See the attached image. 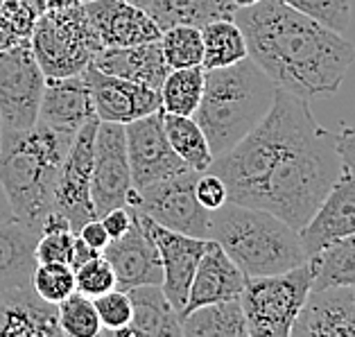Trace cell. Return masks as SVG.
<instances>
[{
	"label": "cell",
	"mask_w": 355,
	"mask_h": 337,
	"mask_svg": "<svg viewBox=\"0 0 355 337\" xmlns=\"http://www.w3.org/2000/svg\"><path fill=\"white\" fill-rule=\"evenodd\" d=\"M290 335L355 337V285H328L310 290Z\"/></svg>",
	"instance_id": "2e32d148"
},
{
	"label": "cell",
	"mask_w": 355,
	"mask_h": 337,
	"mask_svg": "<svg viewBox=\"0 0 355 337\" xmlns=\"http://www.w3.org/2000/svg\"><path fill=\"white\" fill-rule=\"evenodd\" d=\"M335 145H337V152H340L342 168L355 177V123L342 125L340 132L335 134Z\"/></svg>",
	"instance_id": "f35d334b"
},
{
	"label": "cell",
	"mask_w": 355,
	"mask_h": 337,
	"mask_svg": "<svg viewBox=\"0 0 355 337\" xmlns=\"http://www.w3.org/2000/svg\"><path fill=\"white\" fill-rule=\"evenodd\" d=\"M202 43H204V59L202 68H222L240 62L247 55L245 34L238 28L233 19H218L202 25Z\"/></svg>",
	"instance_id": "f1b7e54d"
},
{
	"label": "cell",
	"mask_w": 355,
	"mask_h": 337,
	"mask_svg": "<svg viewBox=\"0 0 355 337\" xmlns=\"http://www.w3.org/2000/svg\"><path fill=\"white\" fill-rule=\"evenodd\" d=\"M0 14L12 23V28L19 32V37L30 39L39 14L28 0H0Z\"/></svg>",
	"instance_id": "74e56055"
},
{
	"label": "cell",
	"mask_w": 355,
	"mask_h": 337,
	"mask_svg": "<svg viewBox=\"0 0 355 337\" xmlns=\"http://www.w3.org/2000/svg\"><path fill=\"white\" fill-rule=\"evenodd\" d=\"M125 3H129V5H136V7H141V10H147V5H150V0H125Z\"/></svg>",
	"instance_id": "7dc6e473"
},
{
	"label": "cell",
	"mask_w": 355,
	"mask_h": 337,
	"mask_svg": "<svg viewBox=\"0 0 355 337\" xmlns=\"http://www.w3.org/2000/svg\"><path fill=\"white\" fill-rule=\"evenodd\" d=\"M308 263L313 267V288L355 285V233L328 243Z\"/></svg>",
	"instance_id": "4316f807"
},
{
	"label": "cell",
	"mask_w": 355,
	"mask_h": 337,
	"mask_svg": "<svg viewBox=\"0 0 355 337\" xmlns=\"http://www.w3.org/2000/svg\"><path fill=\"white\" fill-rule=\"evenodd\" d=\"M204 93V68H170L159 89L161 111L175 116H193Z\"/></svg>",
	"instance_id": "f546056e"
},
{
	"label": "cell",
	"mask_w": 355,
	"mask_h": 337,
	"mask_svg": "<svg viewBox=\"0 0 355 337\" xmlns=\"http://www.w3.org/2000/svg\"><path fill=\"white\" fill-rule=\"evenodd\" d=\"M14 215H12V209H10V204H7V197L3 193V188H0V222H7V220H12Z\"/></svg>",
	"instance_id": "f6af8a7d"
},
{
	"label": "cell",
	"mask_w": 355,
	"mask_h": 337,
	"mask_svg": "<svg viewBox=\"0 0 355 337\" xmlns=\"http://www.w3.org/2000/svg\"><path fill=\"white\" fill-rule=\"evenodd\" d=\"M281 3L313 16L315 21L340 34L351 25V0H281Z\"/></svg>",
	"instance_id": "e575fe53"
},
{
	"label": "cell",
	"mask_w": 355,
	"mask_h": 337,
	"mask_svg": "<svg viewBox=\"0 0 355 337\" xmlns=\"http://www.w3.org/2000/svg\"><path fill=\"white\" fill-rule=\"evenodd\" d=\"M134 190L132 170L127 159L125 125L98 123L93 145V175H91V200L95 218L111 209L127 206V197Z\"/></svg>",
	"instance_id": "8fae6325"
},
{
	"label": "cell",
	"mask_w": 355,
	"mask_h": 337,
	"mask_svg": "<svg viewBox=\"0 0 355 337\" xmlns=\"http://www.w3.org/2000/svg\"><path fill=\"white\" fill-rule=\"evenodd\" d=\"M102 256L114 267L120 290H132L138 285H161L163 270L159 249L141 213L134 211L132 227L120 238L111 240Z\"/></svg>",
	"instance_id": "9a60e30c"
},
{
	"label": "cell",
	"mask_w": 355,
	"mask_h": 337,
	"mask_svg": "<svg viewBox=\"0 0 355 337\" xmlns=\"http://www.w3.org/2000/svg\"><path fill=\"white\" fill-rule=\"evenodd\" d=\"M28 3L34 7V12H37L39 16H41L43 12H46V0H28Z\"/></svg>",
	"instance_id": "bcb514c9"
},
{
	"label": "cell",
	"mask_w": 355,
	"mask_h": 337,
	"mask_svg": "<svg viewBox=\"0 0 355 337\" xmlns=\"http://www.w3.org/2000/svg\"><path fill=\"white\" fill-rule=\"evenodd\" d=\"M276 86L254 59L222 68H204V93L193 114L213 157L240 143L270 111Z\"/></svg>",
	"instance_id": "3957f363"
},
{
	"label": "cell",
	"mask_w": 355,
	"mask_h": 337,
	"mask_svg": "<svg viewBox=\"0 0 355 337\" xmlns=\"http://www.w3.org/2000/svg\"><path fill=\"white\" fill-rule=\"evenodd\" d=\"M254 3H258V0H236L238 7H247V5H254Z\"/></svg>",
	"instance_id": "c3c4849f"
},
{
	"label": "cell",
	"mask_w": 355,
	"mask_h": 337,
	"mask_svg": "<svg viewBox=\"0 0 355 337\" xmlns=\"http://www.w3.org/2000/svg\"><path fill=\"white\" fill-rule=\"evenodd\" d=\"M59 313L55 304L41 299L34 288L0 292V337H59Z\"/></svg>",
	"instance_id": "ffe728a7"
},
{
	"label": "cell",
	"mask_w": 355,
	"mask_h": 337,
	"mask_svg": "<svg viewBox=\"0 0 355 337\" xmlns=\"http://www.w3.org/2000/svg\"><path fill=\"white\" fill-rule=\"evenodd\" d=\"M132 301V322L120 331V337H181V315L170 304L161 285H138L127 290Z\"/></svg>",
	"instance_id": "603a6c76"
},
{
	"label": "cell",
	"mask_w": 355,
	"mask_h": 337,
	"mask_svg": "<svg viewBox=\"0 0 355 337\" xmlns=\"http://www.w3.org/2000/svg\"><path fill=\"white\" fill-rule=\"evenodd\" d=\"M184 337H247V319L240 299L218 301L190 310L181 317Z\"/></svg>",
	"instance_id": "d4e9b609"
},
{
	"label": "cell",
	"mask_w": 355,
	"mask_h": 337,
	"mask_svg": "<svg viewBox=\"0 0 355 337\" xmlns=\"http://www.w3.org/2000/svg\"><path fill=\"white\" fill-rule=\"evenodd\" d=\"M23 37H19V32L12 28V23L0 14V53L3 50H10L12 46H16Z\"/></svg>",
	"instance_id": "7bdbcfd3"
},
{
	"label": "cell",
	"mask_w": 355,
	"mask_h": 337,
	"mask_svg": "<svg viewBox=\"0 0 355 337\" xmlns=\"http://www.w3.org/2000/svg\"><path fill=\"white\" fill-rule=\"evenodd\" d=\"M233 21L245 34L249 59L279 89L301 98L337 93L355 62L349 39L281 0L238 7Z\"/></svg>",
	"instance_id": "6da1fadb"
},
{
	"label": "cell",
	"mask_w": 355,
	"mask_h": 337,
	"mask_svg": "<svg viewBox=\"0 0 355 337\" xmlns=\"http://www.w3.org/2000/svg\"><path fill=\"white\" fill-rule=\"evenodd\" d=\"M161 53L170 68H190L202 66L204 59V43L202 30L195 25H172L161 30Z\"/></svg>",
	"instance_id": "4dcf8cb0"
},
{
	"label": "cell",
	"mask_w": 355,
	"mask_h": 337,
	"mask_svg": "<svg viewBox=\"0 0 355 337\" xmlns=\"http://www.w3.org/2000/svg\"><path fill=\"white\" fill-rule=\"evenodd\" d=\"M82 7L102 48L136 46V43L157 41L161 37V28L147 10L129 5L125 0H93Z\"/></svg>",
	"instance_id": "d6986e66"
},
{
	"label": "cell",
	"mask_w": 355,
	"mask_h": 337,
	"mask_svg": "<svg viewBox=\"0 0 355 337\" xmlns=\"http://www.w3.org/2000/svg\"><path fill=\"white\" fill-rule=\"evenodd\" d=\"M132 220H134V211L127 209V206H118V209H111L105 215H100L102 227L107 229L111 240H116L123 236V233H127V229L132 227Z\"/></svg>",
	"instance_id": "ab89813d"
},
{
	"label": "cell",
	"mask_w": 355,
	"mask_h": 337,
	"mask_svg": "<svg viewBox=\"0 0 355 337\" xmlns=\"http://www.w3.org/2000/svg\"><path fill=\"white\" fill-rule=\"evenodd\" d=\"M247 276L242 270L229 258V254L209 238L202 258L197 263V270L190 283L188 301L181 317L190 310L206 304H218V301H229V299H240L242 290H245Z\"/></svg>",
	"instance_id": "44dd1931"
},
{
	"label": "cell",
	"mask_w": 355,
	"mask_h": 337,
	"mask_svg": "<svg viewBox=\"0 0 355 337\" xmlns=\"http://www.w3.org/2000/svg\"><path fill=\"white\" fill-rule=\"evenodd\" d=\"M39 236V229L14 218L0 222V292L30 283L37 267L34 247Z\"/></svg>",
	"instance_id": "cb8c5ba5"
},
{
	"label": "cell",
	"mask_w": 355,
	"mask_h": 337,
	"mask_svg": "<svg viewBox=\"0 0 355 337\" xmlns=\"http://www.w3.org/2000/svg\"><path fill=\"white\" fill-rule=\"evenodd\" d=\"M351 233H355V177L342 170L313 218L299 229V240L303 252L310 258L328 243Z\"/></svg>",
	"instance_id": "e0dca14e"
},
{
	"label": "cell",
	"mask_w": 355,
	"mask_h": 337,
	"mask_svg": "<svg viewBox=\"0 0 355 337\" xmlns=\"http://www.w3.org/2000/svg\"><path fill=\"white\" fill-rule=\"evenodd\" d=\"M342 170L335 134L308 111L272 159L251 206L274 213L299 231L313 218Z\"/></svg>",
	"instance_id": "7a4b0ae2"
},
{
	"label": "cell",
	"mask_w": 355,
	"mask_h": 337,
	"mask_svg": "<svg viewBox=\"0 0 355 337\" xmlns=\"http://www.w3.org/2000/svg\"><path fill=\"white\" fill-rule=\"evenodd\" d=\"M98 118H91L75 134L71 148L59 168L53 190V211L68 220L77 233L89 220L95 218L91 200V175H93V145Z\"/></svg>",
	"instance_id": "30bf717a"
},
{
	"label": "cell",
	"mask_w": 355,
	"mask_h": 337,
	"mask_svg": "<svg viewBox=\"0 0 355 337\" xmlns=\"http://www.w3.org/2000/svg\"><path fill=\"white\" fill-rule=\"evenodd\" d=\"M80 3L84 5V3H93V0H80Z\"/></svg>",
	"instance_id": "f907efd6"
},
{
	"label": "cell",
	"mask_w": 355,
	"mask_h": 337,
	"mask_svg": "<svg viewBox=\"0 0 355 337\" xmlns=\"http://www.w3.org/2000/svg\"><path fill=\"white\" fill-rule=\"evenodd\" d=\"M236 10V0H150L147 5V14L161 30L172 25L202 28L218 19H233Z\"/></svg>",
	"instance_id": "484cf974"
},
{
	"label": "cell",
	"mask_w": 355,
	"mask_h": 337,
	"mask_svg": "<svg viewBox=\"0 0 355 337\" xmlns=\"http://www.w3.org/2000/svg\"><path fill=\"white\" fill-rule=\"evenodd\" d=\"M125 141L129 170H132V184L136 190L147 188L188 168L175 154L168 141L166 129H163L161 109L127 123Z\"/></svg>",
	"instance_id": "7c38bea8"
},
{
	"label": "cell",
	"mask_w": 355,
	"mask_h": 337,
	"mask_svg": "<svg viewBox=\"0 0 355 337\" xmlns=\"http://www.w3.org/2000/svg\"><path fill=\"white\" fill-rule=\"evenodd\" d=\"M95 256H100L98 249L89 247V245H86L84 240L75 233V240H73V249H71V258H68V265H71L73 270H77V267L84 265V263H89L91 258H95Z\"/></svg>",
	"instance_id": "b9f144b4"
},
{
	"label": "cell",
	"mask_w": 355,
	"mask_h": 337,
	"mask_svg": "<svg viewBox=\"0 0 355 337\" xmlns=\"http://www.w3.org/2000/svg\"><path fill=\"white\" fill-rule=\"evenodd\" d=\"M71 138L34 125L0 141V188L14 220L39 229L53 211V190Z\"/></svg>",
	"instance_id": "277c9868"
},
{
	"label": "cell",
	"mask_w": 355,
	"mask_h": 337,
	"mask_svg": "<svg viewBox=\"0 0 355 337\" xmlns=\"http://www.w3.org/2000/svg\"><path fill=\"white\" fill-rule=\"evenodd\" d=\"M197 175V170L186 168L147 188H134L127 197V209L145 215L170 231L193 238H209L211 211H206L195 197Z\"/></svg>",
	"instance_id": "ba28073f"
},
{
	"label": "cell",
	"mask_w": 355,
	"mask_h": 337,
	"mask_svg": "<svg viewBox=\"0 0 355 337\" xmlns=\"http://www.w3.org/2000/svg\"><path fill=\"white\" fill-rule=\"evenodd\" d=\"M95 313H98L102 333H111V335H120L123 328L129 326L132 322V301H129L127 290L114 288L105 292V295L93 299Z\"/></svg>",
	"instance_id": "836d02e7"
},
{
	"label": "cell",
	"mask_w": 355,
	"mask_h": 337,
	"mask_svg": "<svg viewBox=\"0 0 355 337\" xmlns=\"http://www.w3.org/2000/svg\"><path fill=\"white\" fill-rule=\"evenodd\" d=\"M0 141H3V125H0Z\"/></svg>",
	"instance_id": "681fc988"
},
{
	"label": "cell",
	"mask_w": 355,
	"mask_h": 337,
	"mask_svg": "<svg viewBox=\"0 0 355 337\" xmlns=\"http://www.w3.org/2000/svg\"><path fill=\"white\" fill-rule=\"evenodd\" d=\"M163 129H166L172 150H175V154L188 168H193L197 172L209 170L215 157L211 152L209 141H206V134L202 132V127L197 125V120L193 116L163 114Z\"/></svg>",
	"instance_id": "83f0119b"
},
{
	"label": "cell",
	"mask_w": 355,
	"mask_h": 337,
	"mask_svg": "<svg viewBox=\"0 0 355 337\" xmlns=\"http://www.w3.org/2000/svg\"><path fill=\"white\" fill-rule=\"evenodd\" d=\"M73 272H75V290L91 299L118 288L114 267H111V263L102 254L91 258L89 263L80 265Z\"/></svg>",
	"instance_id": "d590c367"
},
{
	"label": "cell",
	"mask_w": 355,
	"mask_h": 337,
	"mask_svg": "<svg viewBox=\"0 0 355 337\" xmlns=\"http://www.w3.org/2000/svg\"><path fill=\"white\" fill-rule=\"evenodd\" d=\"M209 238L229 254L245 276L288 272L308 261L299 231L256 206L227 202L211 211Z\"/></svg>",
	"instance_id": "5b68a950"
},
{
	"label": "cell",
	"mask_w": 355,
	"mask_h": 337,
	"mask_svg": "<svg viewBox=\"0 0 355 337\" xmlns=\"http://www.w3.org/2000/svg\"><path fill=\"white\" fill-rule=\"evenodd\" d=\"M195 197L206 211H215V209H220L222 204L229 202V193H227L224 181L218 175L209 172V170H204V172H199V175H197Z\"/></svg>",
	"instance_id": "8d00e7d4"
},
{
	"label": "cell",
	"mask_w": 355,
	"mask_h": 337,
	"mask_svg": "<svg viewBox=\"0 0 355 337\" xmlns=\"http://www.w3.org/2000/svg\"><path fill=\"white\" fill-rule=\"evenodd\" d=\"M91 66H95L102 73L123 77V80L136 84H145L154 91L161 89L163 80L170 73V66L166 64L161 53L159 39L125 48H102L95 55Z\"/></svg>",
	"instance_id": "7402d4cb"
},
{
	"label": "cell",
	"mask_w": 355,
	"mask_h": 337,
	"mask_svg": "<svg viewBox=\"0 0 355 337\" xmlns=\"http://www.w3.org/2000/svg\"><path fill=\"white\" fill-rule=\"evenodd\" d=\"M30 46L46 77L82 75L102 50L82 5L43 12L34 23Z\"/></svg>",
	"instance_id": "8992f818"
},
{
	"label": "cell",
	"mask_w": 355,
	"mask_h": 337,
	"mask_svg": "<svg viewBox=\"0 0 355 337\" xmlns=\"http://www.w3.org/2000/svg\"><path fill=\"white\" fill-rule=\"evenodd\" d=\"M82 5L80 0H46V12L48 10H71V7Z\"/></svg>",
	"instance_id": "ee69618b"
},
{
	"label": "cell",
	"mask_w": 355,
	"mask_h": 337,
	"mask_svg": "<svg viewBox=\"0 0 355 337\" xmlns=\"http://www.w3.org/2000/svg\"><path fill=\"white\" fill-rule=\"evenodd\" d=\"M30 285L41 299L59 306L75 292V272L68 263H37Z\"/></svg>",
	"instance_id": "d6a6232c"
},
{
	"label": "cell",
	"mask_w": 355,
	"mask_h": 337,
	"mask_svg": "<svg viewBox=\"0 0 355 337\" xmlns=\"http://www.w3.org/2000/svg\"><path fill=\"white\" fill-rule=\"evenodd\" d=\"M46 75L32 53L30 39H21L0 53V125L3 136L28 132L37 125Z\"/></svg>",
	"instance_id": "9c48e42d"
},
{
	"label": "cell",
	"mask_w": 355,
	"mask_h": 337,
	"mask_svg": "<svg viewBox=\"0 0 355 337\" xmlns=\"http://www.w3.org/2000/svg\"><path fill=\"white\" fill-rule=\"evenodd\" d=\"M77 236H80L82 240L89 247H93V249H98V252L102 254L105 252V247L111 243V238H109V233H107V229L102 227V222H100V218H93V220H89L84 224V227L77 231Z\"/></svg>",
	"instance_id": "60d3db41"
},
{
	"label": "cell",
	"mask_w": 355,
	"mask_h": 337,
	"mask_svg": "<svg viewBox=\"0 0 355 337\" xmlns=\"http://www.w3.org/2000/svg\"><path fill=\"white\" fill-rule=\"evenodd\" d=\"M57 313H59V328H62V335L95 337L102 333L93 299L82 295V292L75 290L73 295H68L62 304L57 306Z\"/></svg>",
	"instance_id": "1f68e13d"
},
{
	"label": "cell",
	"mask_w": 355,
	"mask_h": 337,
	"mask_svg": "<svg viewBox=\"0 0 355 337\" xmlns=\"http://www.w3.org/2000/svg\"><path fill=\"white\" fill-rule=\"evenodd\" d=\"M95 118L91 91L84 75L71 77H46L37 123L53 129L66 138H75V134Z\"/></svg>",
	"instance_id": "ac0fdd59"
},
{
	"label": "cell",
	"mask_w": 355,
	"mask_h": 337,
	"mask_svg": "<svg viewBox=\"0 0 355 337\" xmlns=\"http://www.w3.org/2000/svg\"><path fill=\"white\" fill-rule=\"evenodd\" d=\"M82 75L89 84L95 118L102 123L127 125L136 118L161 109L159 91L150 89V86L102 73L95 66H89Z\"/></svg>",
	"instance_id": "4fadbf2b"
},
{
	"label": "cell",
	"mask_w": 355,
	"mask_h": 337,
	"mask_svg": "<svg viewBox=\"0 0 355 337\" xmlns=\"http://www.w3.org/2000/svg\"><path fill=\"white\" fill-rule=\"evenodd\" d=\"M313 290V267L306 261L288 272L247 276L240 295L251 337H288L294 319Z\"/></svg>",
	"instance_id": "52a82bcc"
},
{
	"label": "cell",
	"mask_w": 355,
	"mask_h": 337,
	"mask_svg": "<svg viewBox=\"0 0 355 337\" xmlns=\"http://www.w3.org/2000/svg\"><path fill=\"white\" fill-rule=\"evenodd\" d=\"M143 220L147 224V231H150L154 245L159 249L161 270H163L161 290L166 292L170 304L181 315L186 308L197 263L202 258L206 245H209V238H193L186 236V233L170 231L166 227H161V224L152 222L150 218H145V215Z\"/></svg>",
	"instance_id": "5bb4252c"
}]
</instances>
